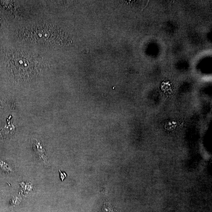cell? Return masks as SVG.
Wrapping results in <instances>:
<instances>
[{
	"instance_id": "3957f363",
	"label": "cell",
	"mask_w": 212,
	"mask_h": 212,
	"mask_svg": "<svg viewBox=\"0 0 212 212\" xmlns=\"http://www.w3.org/2000/svg\"><path fill=\"white\" fill-rule=\"evenodd\" d=\"M59 172H59V174H60V177L62 181H63L65 178H66L67 175L65 173H62V172H61L60 171H59Z\"/></svg>"
},
{
	"instance_id": "277c9868",
	"label": "cell",
	"mask_w": 212,
	"mask_h": 212,
	"mask_svg": "<svg viewBox=\"0 0 212 212\" xmlns=\"http://www.w3.org/2000/svg\"><path fill=\"white\" fill-rule=\"evenodd\" d=\"M104 209H105V210H104L105 212H113L111 209L109 208L107 209V207H106Z\"/></svg>"
},
{
	"instance_id": "6da1fadb",
	"label": "cell",
	"mask_w": 212,
	"mask_h": 212,
	"mask_svg": "<svg viewBox=\"0 0 212 212\" xmlns=\"http://www.w3.org/2000/svg\"><path fill=\"white\" fill-rule=\"evenodd\" d=\"M33 149L40 160L46 166H49L47 154L45 148L40 142L37 140L33 141Z\"/></svg>"
},
{
	"instance_id": "7a4b0ae2",
	"label": "cell",
	"mask_w": 212,
	"mask_h": 212,
	"mask_svg": "<svg viewBox=\"0 0 212 212\" xmlns=\"http://www.w3.org/2000/svg\"><path fill=\"white\" fill-rule=\"evenodd\" d=\"M0 169L5 173L9 174L13 172L12 168L7 162L0 159Z\"/></svg>"
}]
</instances>
